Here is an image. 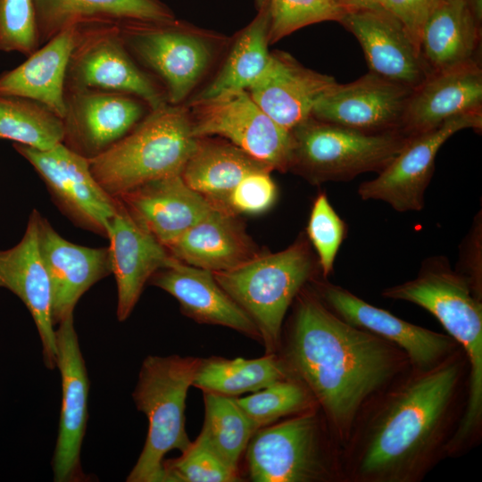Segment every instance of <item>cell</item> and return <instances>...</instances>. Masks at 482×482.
Returning a JSON list of instances; mask_svg holds the SVG:
<instances>
[{
	"mask_svg": "<svg viewBox=\"0 0 482 482\" xmlns=\"http://www.w3.org/2000/svg\"><path fill=\"white\" fill-rule=\"evenodd\" d=\"M467 367L459 348L431 368L411 367L373 397L341 449L343 478L422 479L445 453Z\"/></svg>",
	"mask_w": 482,
	"mask_h": 482,
	"instance_id": "cell-1",
	"label": "cell"
},
{
	"mask_svg": "<svg viewBox=\"0 0 482 482\" xmlns=\"http://www.w3.org/2000/svg\"><path fill=\"white\" fill-rule=\"evenodd\" d=\"M302 290L280 356L313 395L342 449L364 407L410 361L395 345L341 319L316 292Z\"/></svg>",
	"mask_w": 482,
	"mask_h": 482,
	"instance_id": "cell-2",
	"label": "cell"
},
{
	"mask_svg": "<svg viewBox=\"0 0 482 482\" xmlns=\"http://www.w3.org/2000/svg\"><path fill=\"white\" fill-rule=\"evenodd\" d=\"M387 299L414 303L431 313L463 351L468 395L445 453L455 455L477 438L482 424V303L470 280L443 257L423 263L418 276L386 288Z\"/></svg>",
	"mask_w": 482,
	"mask_h": 482,
	"instance_id": "cell-3",
	"label": "cell"
},
{
	"mask_svg": "<svg viewBox=\"0 0 482 482\" xmlns=\"http://www.w3.org/2000/svg\"><path fill=\"white\" fill-rule=\"evenodd\" d=\"M196 140L187 106L167 103L150 110L123 137L88 159L89 168L115 198L149 181L181 174Z\"/></svg>",
	"mask_w": 482,
	"mask_h": 482,
	"instance_id": "cell-4",
	"label": "cell"
},
{
	"mask_svg": "<svg viewBox=\"0 0 482 482\" xmlns=\"http://www.w3.org/2000/svg\"><path fill=\"white\" fill-rule=\"evenodd\" d=\"M200 360L179 355H149L144 360L132 397L148 420V432L128 482H164L165 455L175 449L183 453L190 446L186 399Z\"/></svg>",
	"mask_w": 482,
	"mask_h": 482,
	"instance_id": "cell-5",
	"label": "cell"
},
{
	"mask_svg": "<svg viewBox=\"0 0 482 482\" xmlns=\"http://www.w3.org/2000/svg\"><path fill=\"white\" fill-rule=\"evenodd\" d=\"M319 407L257 429L245 449L254 482H328L343 478L339 446Z\"/></svg>",
	"mask_w": 482,
	"mask_h": 482,
	"instance_id": "cell-6",
	"label": "cell"
},
{
	"mask_svg": "<svg viewBox=\"0 0 482 482\" xmlns=\"http://www.w3.org/2000/svg\"><path fill=\"white\" fill-rule=\"evenodd\" d=\"M313 270L309 244L301 237L280 252L258 254L235 269L212 274L254 322L265 353H278L286 313Z\"/></svg>",
	"mask_w": 482,
	"mask_h": 482,
	"instance_id": "cell-7",
	"label": "cell"
},
{
	"mask_svg": "<svg viewBox=\"0 0 482 482\" xmlns=\"http://www.w3.org/2000/svg\"><path fill=\"white\" fill-rule=\"evenodd\" d=\"M290 170L317 185L347 181L365 172H379L408 138L400 131L366 133L309 117L291 130Z\"/></svg>",
	"mask_w": 482,
	"mask_h": 482,
	"instance_id": "cell-8",
	"label": "cell"
},
{
	"mask_svg": "<svg viewBox=\"0 0 482 482\" xmlns=\"http://www.w3.org/2000/svg\"><path fill=\"white\" fill-rule=\"evenodd\" d=\"M135 60L162 86L167 103L182 104L209 69L215 36L177 19L120 27Z\"/></svg>",
	"mask_w": 482,
	"mask_h": 482,
	"instance_id": "cell-9",
	"label": "cell"
},
{
	"mask_svg": "<svg viewBox=\"0 0 482 482\" xmlns=\"http://www.w3.org/2000/svg\"><path fill=\"white\" fill-rule=\"evenodd\" d=\"M195 137L219 136L271 170H290L291 131L278 125L247 90H229L187 105Z\"/></svg>",
	"mask_w": 482,
	"mask_h": 482,
	"instance_id": "cell-10",
	"label": "cell"
},
{
	"mask_svg": "<svg viewBox=\"0 0 482 482\" xmlns=\"http://www.w3.org/2000/svg\"><path fill=\"white\" fill-rule=\"evenodd\" d=\"M75 28L78 37L67 69L65 92L94 89L127 94L141 99L150 110L167 104L162 86L132 56L119 27Z\"/></svg>",
	"mask_w": 482,
	"mask_h": 482,
	"instance_id": "cell-11",
	"label": "cell"
},
{
	"mask_svg": "<svg viewBox=\"0 0 482 482\" xmlns=\"http://www.w3.org/2000/svg\"><path fill=\"white\" fill-rule=\"evenodd\" d=\"M467 129H482V112L452 117L428 132L409 137L376 178L359 186V196L364 201L385 202L400 212L420 211L439 149L455 133Z\"/></svg>",
	"mask_w": 482,
	"mask_h": 482,
	"instance_id": "cell-12",
	"label": "cell"
},
{
	"mask_svg": "<svg viewBox=\"0 0 482 482\" xmlns=\"http://www.w3.org/2000/svg\"><path fill=\"white\" fill-rule=\"evenodd\" d=\"M13 147L34 167L63 213L81 228L106 237L118 200L97 183L88 159L62 143L46 151L17 143Z\"/></svg>",
	"mask_w": 482,
	"mask_h": 482,
	"instance_id": "cell-13",
	"label": "cell"
},
{
	"mask_svg": "<svg viewBox=\"0 0 482 482\" xmlns=\"http://www.w3.org/2000/svg\"><path fill=\"white\" fill-rule=\"evenodd\" d=\"M55 329L56 367L62 379L59 431L52 466L56 482L84 481L80 451L87 421L89 380L74 327L73 313Z\"/></svg>",
	"mask_w": 482,
	"mask_h": 482,
	"instance_id": "cell-14",
	"label": "cell"
},
{
	"mask_svg": "<svg viewBox=\"0 0 482 482\" xmlns=\"http://www.w3.org/2000/svg\"><path fill=\"white\" fill-rule=\"evenodd\" d=\"M150 111L141 99L94 89L65 92L62 144L94 158L129 132Z\"/></svg>",
	"mask_w": 482,
	"mask_h": 482,
	"instance_id": "cell-15",
	"label": "cell"
},
{
	"mask_svg": "<svg viewBox=\"0 0 482 482\" xmlns=\"http://www.w3.org/2000/svg\"><path fill=\"white\" fill-rule=\"evenodd\" d=\"M412 88L369 71L336 83L314 105L316 120L366 133L400 131Z\"/></svg>",
	"mask_w": 482,
	"mask_h": 482,
	"instance_id": "cell-16",
	"label": "cell"
},
{
	"mask_svg": "<svg viewBox=\"0 0 482 482\" xmlns=\"http://www.w3.org/2000/svg\"><path fill=\"white\" fill-rule=\"evenodd\" d=\"M315 292L332 312L346 322L402 349L413 369L431 368L461 348L449 335L403 320L342 287L319 282Z\"/></svg>",
	"mask_w": 482,
	"mask_h": 482,
	"instance_id": "cell-17",
	"label": "cell"
},
{
	"mask_svg": "<svg viewBox=\"0 0 482 482\" xmlns=\"http://www.w3.org/2000/svg\"><path fill=\"white\" fill-rule=\"evenodd\" d=\"M37 239L48 274L52 319L57 325L72 314L79 298L96 282L112 273L108 247H87L63 238L38 212Z\"/></svg>",
	"mask_w": 482,
	"mask_h": 482,
	"instance_id": "cell-18",
	"label": "cell"
},
{
	"mask_svg": "<svg viewBox=\"0 0 482 482\" xmlns=\"http://www.w3.org/2000/svg\"><path fill=\"white\" fill-rule=\"evenodd\" d=\"M106 237L112 274L117 286L116 315L119 321H124L131 314L146 282L169 264L172 255L119 201Z\"/></svg>",
	"mask_w": 482,
	"mask_h": 482,
	"instance_id": "cell-19",
	"label": "cell"
},
{
	"mask_svg": "<svg viewBox=\"0 0 482 482\" xmlns=\"http://www.w3.org/2000/svg\"><path fill=\"white\" fill-rule=\"evenodd\" d=\"M339 23L359 41L370 72L412 89L428 77L408 32L388 11L347 12Z\"/></svg>",
	"mask_w": 482,
	"mask_h": 482,
	"instance_id": "cell-20",
	"label": "cell"
},
{
	"mask_svg": "<svg viewBox=\"0 0 482 482\" xmlns=\"http://www.w3.org/2000/svg\"><path fill=\"white\" fill-rule=\"evenodd\" d=\"M336 83L332 76L304 67L287 53L274 51L247 91L262 111L291 131L311 117L316 103Z\"/></svg>",
	"mask_w": 482,
	"mask_h": 482,
	"instance_id": "cell-21",
	"label": "cell"
},
{
	"mask_svg": "<svg viewBox=\"0 0 482 482\" xmlns=\"http://www.w3.org/2000/svg\"><path fill=\"white\" fill-rule=\"evenodd\" d=\"M37 213V210L30 213L20 242L0 251V287L17 295L29 310L41 340L45 365L53 370L56 367L55 329L50 281L38 248Z\"/></svg>",
	"mask_w": 482,
	"mask_h": 482,
	"instance_id": "cell-22",
	"label": "cell"
},
{
	"mask_svg": "<svg viewBox=\"0 0 482 482\" xmlns=\"http://www.w3.org/2000/svg\"><path fill=\"white\" fill-rule=\"evenodd\" d=\"M474 112H482V69L478 60L430 74L413 88L400 132L412 137L452 117Z\"/></svg>",
	"mask_w": 482,
	"mask_h": 482,
	"instance_id": "cell-23",
	"label": "cell"
},
{
	"mask_svg": "<svg viewBox=\"0 0 482 482\" xmlns=\"http://www.w3.org/2000/svg\"><path fill=\"white\" fill-rule=\"evenodd\" d=\"M149 281L171 295L183 314L196 322L227 327L261 342L254 322L219 285L212 271L172 256Z\"/></svg>",
	"mask_w": 482,
	"mask_h": 482,
	"instance_id": "cell-24",
	"label": "cell"
},
{
	"mask_svg": "<svg viewBox=\"0 0 482 482\" xmlns=\"http://www.w3.org/2000/svg\"><path fill=\"white\" fill-rule=\"evenodd\" d=\"M115 198L164 246L214 207L188 187L180 174L149 181Z\"/></svg>",
	"mask_w": 482,
	"mask_h": 482,
	"instance_id": "cell-25",
	"label": "cell"
},
{
	"mask_svg": "<svg viewBox=\"0 0 482 482\" xmlns=\"http://www.w3.org/2000/svg\"><path fill=\"white\" fill-rule=\"evenodd\" d=\"M165 247L177 260L212 272L235 269L259 254L236 214L218 207Z\"/></svg>",
	"mask_w": 482,
	"mask_h": 482,
	"instance_id": "cell-26",
	"label": "cell"
},
{
	"mask_svg": "<svg viewBox=\"0 0 482 482\" xmlns=\"http://www.w3.org/2000/svg\"><path fill=\"white\" fill-rule=\"evenodd\" d=\"M40 45L71 27L176 19L161 0H35Z\"/></svg>",
	"mask_w": 482,
	"mask_h": 482,
	"instance_id": "cell-27",
	"label": "cell"
},
{
	"mask_svg": "<svg viewBox=\"0 0 482 482\" xmlns=\"http://www.w3.org/2000/svg\"><path fill=\"white\" fill-rule=\"evenodd\" d=\"M78 30L71 27L42 45L16 68L0 74V95L37 101L63 118L67 69Z\"/></svg>",
	"mask_w": 482,
	"mask_h": 482,
	"instance_id": "cell-28",
	"label": "cell"
},
{
	"mask_svg": "<svg viewBox=\"0 0 482 482\" xmlns=\"http://www.w3.org/2000/svg\"><path fill=\"white\" fill-rule=\"evenodd\" d=\"M481 25L464 0H438L422 29L420 55L428 76L478 60Z\"/></svg>",
	"mask_w": 482,
	"mask_h": 482,
	"instance_id": "cell-29",
	"label": "cell"
},
{
	"mask_svg": "<svg viewBox=\"0 0 482 482\" xmlns=\"http://www.w3.org/2000/svg\"><path fill=\"white\" fill-rule=\"evenodd\" d=\"M262 170H272L230 142L204 137H197L180 175L212 206L227 210L228 198L241 179Z\"/></svg>",
	"mask_w": 482,
	"mask_h": 482,
	"instance_id": "cell-30",
	"label": "cell"
},
{
	"mask_svg": "<svg viewBox=\"0 0 482 482\" xmlns=\"http://www.w3.org/2000/svg\"><path fill=\"white\" fill-rule=\"evenodd\" d=\"M288 378L292 377L278 353H265L257 359L211 356L201 358L193 386L203 392L237 397Z\"/></svg>",
	"mask_w": 482,
	"mask_h": 482,
	"instance_id": "cell-31",
	"label": "cell"
},
{
	"mask_svg": "<svg viewBox=\"0 0 482 482\" xmlns=\"http://www.w3.org/2000/svg\"><path fill=\"white\" fill-rule=\"evenodd\" d=\"M269 29L270 17L265 3L237 35L220 71L194 98H207L229 90H248L268 64Z\"/></svg>",
	"mask_w": 482,
	"mask_h": 482,
	"instance_id": "cell-32",
	"label": "cell"
},
{
	"mask_svg": "<svg viewBox=\"0 0 482 482\" xmlns=\"http://www.w3.org/2000/svg\"><path fill=\"white\" fill-rule=\"evenodd\" d=\"M63 120L46 105L24 97L0 95V139L37 150L63 142Z\"/></svg>",
	"mask_w": 482,
	"mask_h": 482,
	"instance_id": "cell-33",
	"label": "cell"
},
{
	"mask_svg": "<svg viewBox=\"0 0 482 482\" xmlns=\"http://www.w3.org/2000/svg\"><path fill=\"white\" fill-rule=\"evenodd\" d=\"M204 420L199 436L231 467L238 470L240 457L256 431L237 397L204 392Z\"/></svg>",
	"mask_w": 482,
	"mask_h": 482,
	"instance_id": "cell-34",
	"label": "cell"
},
{
	"mask_svg": "<svg viewBox=\"0 0 482 482\" xmlns=\"http://www.w3.org/2000/svg\"><path fill=\"white\" fill-rule=\"evenodd\" d=\"M237 401L256 430L319 407L310 390L295 378L278 380Z\"/></svg>",
	"mask_w": 482,
	"mask_h": 482,
	"instance_id": "cell-35",
	"label": "cell"
},
{
	"mask_svg": "<svg viewBox=\"0 0 482 482\" xmlns=\"http://www.w3.org/2000/svg\"><path fill=\"white\" fill-rule=\"evenodd\" d=\"M164 482H237V469L227 463L200 436L177 459L164 460Z\"/></svg>",
	"mask_w": 482,
	"mask_h": 482,
	"instance_id": "cell-36",
	"label": "cell"
},
{
	"mask_svg": "<svg viewBox=\"0 0 482 482\" xmlns=\"http://www.w3.org/2000/svg\"><path fill=\"white\" fill-rule=\"evenodd\" d=\"M269 42L273 44L311 24L339 22L345 12L334 0H267Z\"/></svg>",
	"mask_w": 482,
	"mask_h": 482,
	"instance_id": "cell-37",
	"label": "cell"
},
{
	"mask_svg": "<svg viewBox=\"0 0 482 482\" xmlns=\"http://www.w3.org/2000/svg\"><path fill=\"white\" fill-rule=\"evenodd\" d=\"M345 234V221L334 210L327 195L320 193L311 210L306 235L316 251L324 278L333 271L334 262Z\"/></svg>",
	"mask_w": 482,
	"mask_h": 482,
	"instance_id": "cell-38",
	"label": "cell"
},
{
	"mask_svg": "<svg viewBox=\"0 0 482 482\" xmlns=\"http://www.w3.org/2000/svg\"><path fill=\"white\" fill-rule=\"evenodd\" d=\"M40 46L35 0H0V51L29 56Z\"/></svg>",
	"mask_w": 482,
	"mask_h": 482,
	"instance_id": "cell-39",
	"label": "cell"
},
{
	"mask_svg": "<svg viewBox=\"0 0 482 482\" xmlns=\"http://www.w3.org/2000/svg\"><path fill=\"white\" fill-rule=\"evenodd\" d=\"M277 194L270 170L253 171L243 178L231 191L226 209L235 214L262 213L274 204Z\"/></svg>",
	"mask_w": 482,
	"mask_h": 482,
	"instance_id": "cell-40",
	"label": "cell"
},
{
	"mask_svg": "<svg viewBox=\"0 0 482 482\" xmlns=\"http://www.w3.org/2000/svg\"><path fill=\"white\" fill-rule=\"evenodd\" d=\"M437 1L383 0L385 9L403 25L419 54L422 29Z\"/></svg>",
	"mask_w": 482,
	"mask_h": 482,
	"instance_id": "cell-41",
	"label": "cell"
},
{
	"mask_svg": "<svg viewBox=\"0 0 482 482\" xmlns=\"http://www.w3.org/2000/svg\"><path fill=\"white\" fill-rule=\"evenodd\" d=\"M345 12L359 10L385 9L383 0H334ZM386 10V9H385Z\"/></svg>",
	"mask_w": 482,
	"mask_h": 482,
	"instance_id": "cell-42",
	"label": "cell"
},
{
	"mask_svg": "<svg viewBox=\"0 0 482 482\" xmlns=\"http://www.w3.org/2000/svg\"><path fill=\"white\" fill-rule=\"evenodd\" d=\"M477 21L482 25V0H464Z\"/></svg>",
	"mask_w": 482,
	"mask_h": 482,
	"instance_id": "cell-43",
	"label": "cell"
},
{
	"mask_svg": "<svg viewBox=\"0 0 482 482\" xmlns=\"http://www.w3.org/2000/svg\"><path fill=\"white\" fill-rule=\"evenodd\" d=\"M253 1H254V4H255V6H256V8H257V10H258V9H260L263 4H265V3H266L267 0H253Z\"/></svg>",
	"mask_w": 482,
	"mask_h": 482,
	"instance_id": "cell-44",
	"label": "cell"
}]
</instances>
